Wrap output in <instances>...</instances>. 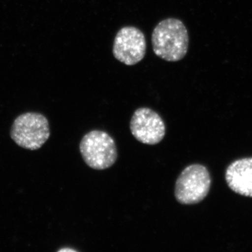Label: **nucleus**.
Here are the masks:
<instances>
[{
    "mask_svg": "<svg viewBox=\"0 0 252 252\" xmlns=\"http://www.w3.org/2000/svg\"><path fill=\"white\" fill-rule=\"evenodd\" d=\"M130 129L136 140L148 145L160 143L166 133V127L162 117L148 107L136 109L131 118Z\"/></svg>",
    "mask_w": 252,
    "mask_h": 252,
    "instance_id": "nucleus-6",
    "label": "nucleus"
},
{
    "mask_svg": "<svg viewBox=\"0 0 252 252\" xmlns=\"http://www.w3.org/2000/svg\"><path fill=\"white\" fill-rule=\"evenodd\" d=\"M49 122L43 114L28 112L18 116L11 127V139L15 143L28 150L40 149L49 140Z\"/></svg>",
    "mask_w": 252,
    "mask_h": 252,
    "instance_id": "nucleus-3",
    "label": "nucleus"
},
{
    "mask_svg": "<svg viewBox=\"0 0 252 252\" xmlns=\"http://www.w3.org/2000/svg\"><path fill=\"white\" fill-rule=\"evenodd\" d=\"M59 252H77L75 250H74V249H71V248H63L61 249V250H59Z\"/></svg>",
    "mask_w": 252,
    "mask_h": 252,
    "instance_id": "nucleus-8",
    "label": "nucleus"
},
{
    "mask_svg": "<svg viewBox=\"0 0 252 252\" xmlns=\"http://www.w3.org/2000/svg\"><path fill=\"white\" fill-rule=\"evenodd\" d=\"M152 42L156 56L167 62H177L188 53V30L180 19L166 18L154 28Z\"/></svg>",
    "mask_w": 252,
    "mask_h": 252,
    "instance_id": "nucleus-1",
    "label": "nucleus"
},
{
    "mask_svg": "<svg viewBox=\"0 0 252 252\" xmlns=\"http://www.w3.org/2000/svg\"><path fill=\"white\" fill-rule=\"evenodd\" d=\"M112 52L114 58L126 65H135L141 62L147 52L144 33L134 26L121 28L114 38Z\"/></svg>",
    "mask_w": 252,
    "mask_h": 252,
    "instance_id": "nucleus-5",
    "label": "nucleus"
},
{
    "mask_svg": "<svg viewBox=\"0 0 252 252\" xmlns=\"http://www.w3.org/2000/svg\"><path fill=\"white\" fill-rule=\"evenodd\" d=\"M225 180L235 193L252 198V158L230 164L225 172Z\"/></svg>",
    "mask_w": 252,
    "mask_h": 252,
    "instance_id": "nucleus-7",
    "label": "nucleus"
},
{
    "mask_svg": "<svg viewBox=\"0 0 252 252\" xmlns=\"http://www.w3.org/2000/svg\"><path fill=\"white\" fill-rule=\"evenodd\" d=\"M211 187V177L207 167L192 164L185 167L177 177L175 197L182 205H195L203 201Z\"/></svg>",
    "mask_w": 252,
    "mask_h": 252,
    "instance_id": "nucleus-4",
    "label": "nucleus"
},
{
    "mask_svg": "<svg viewBox=\"0 0 252 252\" xmlns=\"http://www.w3.org/2000/svg\"><path fill=\"white\" fill-rule=\"evenodd\" d=\"M79 150L86 165L94 170L108 169L118 158L115 141L103 130H94L84 135L79 144Z\"/></svg>",
    "mask_w": 252,
    "mask_h": 252,
    "instance_id": "nucleus-2",
    "label": "nucleus"
}]
</instances>
